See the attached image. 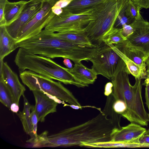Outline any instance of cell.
<instances>
[{
	"label": "cell",
	"mask_w": 149,
	"mask_h": 149,
	"mask_svg": "<svg viewBox=\"0 0 149 149\" xmlns=\"http://www.w3.org/2000/svg\"><path fill=\"white\" fill-rule=\"evenodd\" d=\"M53 33L43 30L38 34L17 43L18 48L52 59L67 58L74 64L89 61L93 55V48L70 42L55 36Z\"/></svg>",
	"instance_id": "7a4b0ae2"
},
{
	"label": "cell",
	"mask_w": 149,
	"mask_h": 149,
	"mask_svg": "<svg viewBox=\"0 0 149 149\" xmlns=\"http://www.w3.org/2000/svg\"><path fill=\"white\" fill-rule=\"evenodd\" d=\"M0 101L9 110L11 104L14 103L11 94L1 77H0Z\"/></svg>",
	"instance_id": "603a6c76"
},
{
	"label": "cell",
	"mask_w": 149,
	"mask_h": 149,
	"mask_svg": "<svg viewBox=\"0 0 149 149\" xmlns=\"http://www.w3.org/2000/svg\"><path fill=\"white\" fill-rule=\"evenodd\" d=\"M113 85L112 82H109L106 84L105 86L104 94L107 96L110 95L112 92Z\"/></svg>",
	"instance_id": "d6a6232c"
},
{
	"label": "cell",
	"mask_w": 149,
	"mask_h": 149,
	"mask_svg": "<svg viewBox=\"0 0 149 149\" xmlns=\"http://www.w3.org/2000/svg\"><path fill=\"white\" fill-rule=\"evenodd\" d=\"M92 68L97 75L111 80L126 68V64L118 55L107 45L104 44L90 59Z\"/></svg>",
	"instance_id": "52a82bcc"
},
{
	"label": "cell",
	"mask_w": 149,
	"mask_h": 149,
	"mask_svg": "<svg viewBox=\"0 0 149 149\" xmlns=\"http://www.w3.org/2000/svg\"><path fill=\"white\" fill-rule=\"evenodd\" d=\"M14 61L20 72L28 69L65 84L79 88L88 86L78 80L68 68L59 65L50 58L33 54L23 48L19 47Z\"/></svg>",
	"instance_id": "277c9868"
},
{
	"label": "cell",
	"mask_w": 149,
	"mask_h": 149,
	"mask_svg": "<svg viewBox=\"0 0 149 149\" xmlns=\"http://www.w3.org/2000/svg\"><path fill=\"white\" fill-rule=\"evenodd\" d=\"M121 29L122 35L126 39L133 33L134 31V29L130 24L124 25Z\"/></svg>",
	"instance_id": "4dcf8cb0"
},
{
	"label": "cell",
	"mask_w": 149,
	"mask_h": 149,
	"mask_svg": "<svg viewBox=\"0 0 149 149\" xmlns=\"http://www.w3.org/2000/svg\"><path fill=\"white\" fill-rule=\"evenodd\" d=\"M133 33L126 39L129 45L143 52L146 59L149 56V22L143 19L130 24Z\"/></svg>",
	"instance_id": "30bf717a"
},
{
	"label": "cell",
	"mask_w": 149,
	"mask_h": 149,
	"mask_svg": "<svg viewBox=\"0 0 149 149\" xmlns=\"http://www.w3.org/2000/svg\"><path fill=\"white\" fill-rule=\"evenodd\" d=\"M52 10L55 15H58L60 14L63 11V9L54 5L52 7Z\"/></svg>",
	"instance_id": "e575fe53"
},
{
	"label": "cell",
	"mask_w": 149,
	"mask_h": 149,
	"mask_svg": "<svg viewBox=\"0 0 149 149\" xmlns=\"http://www.w3.org/2000/svg\"><path fill=\"white\" fill-rule=\"evenodd\" d=\"M8 0H0V26L6 25V22L4 17V11L6 4Z\"/></svg>",
	"instance_id": "f546056e"
},
{
	"label": "cell",
	"mask_w": 149,
	"mask_h": 149,
	"mask_svg": "<svg viewBox=\"0 0 149 149\" xmlns=\"http://www.w3.org/2000/svg\"><path fill=\"white\" fill-rule=\"evenodd\" d=\"M146 129L138 124L131 123L127 126L116 128L113 132L111 141L139 143L140 137L146 132Z\"/></svg>",
	"instance_id": "4fadbf2b"
},
{
	"label": "cell",
	"mask_w": 149,
	"mask_h": 149,
	"mask_svg": "<svg viewBox=\"0 0 149 149\" xmlns=\"http://www.w3.org/2000/svg\"><path fill=\"white\" fill-rule=\"evenodd\" d=\"M126 7L120 12L118 15L115 22L114 27L122 28L124 25L130 24L134 20L126 15L125 13Z\"/></svg>",
	"instance_id": "484cf974"
},
{
	"label": "cell",
	"mask_w": 149,
	"mask_h": 149,
	"mask_svg": "<svg viewBox=\"0 0 149 149\" xmlns=\"http://www.w3.org/2000/svg\"><path fill=\"white\" fill-rule=\"evenodd\" d=\"M142 8L139 5L134 3L131 0H129L125 8L126 15L134 20H141L143 19L140 13Z\"/></svg>",
	"instance_id": "d4e9b609"
},
{
	"label": "cell",
	"mask_w": 149,
	"mask_h": 149,
	"mask_svg": "<svg viewBox=\"0 0 149 149\" xmlns=\"http://www.w3.org/2000/svg\"><path fill=\"white\" fill-rule=\"evenodd\" d=\"M129 74L126 68L111 80L113 85L111 94L114 100H121L126 106V110L122 116L131 123L147 126L149 116L142 99V79L135 78V84L132 86L129 81Z\"/></svg>",
	"instance_id": "3957f363"
},
{
	"label": "cell",
	"mask_w": 149,
	"mask_h": 149,
	"mask_svg": "<svg viewBox=\"0 0 149 149\" xmlns=\"http://www.w3.org/2000/svg\"><path fill=\"white\" fill-rule=\"evenodd\" d=\"M22 96L24 99L23 109L22 111H19L17 114L21 121L24 131L32 137V126L30 113L32 105L29 103L24 95Z\"/></svg>",
	"instance_id": "7402d4cb"
},
{
	"label": "cell",
	"mask_w": 149,
	"mask_h": 149,
	"mask_svg": "<svg viewBox=\"0 0 149 149\" xmlns=\"http://www.w3.org/2000/svg\"><path fill=\"white\" fill-rule=\"evenodd\" d=\"M27 2L25 0L15 2L8 1L4 11L5 26L10 24L19 17Z\"/></svg>",
	"instance_id": "44dd1931"
},
{
	"label": "cell",
	"mask_w": 149,
	"mask_h": 149,
	"mask_svg": "<svg viewBox=\"0 0 149 149\" xmlns=\"http://www.w3.org/2000/svg\"><path fill=\"white\" fill-rule=\"evenodd\" d=\"M68 69L69 71L80 81L88 85L93 84L97 78L98 75L93 68L86 67L81 62L74 64L71 69Z\"/></svg>",
	"instance_id": "2e32d148"
},
{
	"label": "cell",
	"mask_w": 149,
	"mask_h": 149,
	"mask_svg": "<svg viewBox=\"0 0 149 149\" xmlns=\"http://www.w3.org/2000/svg\"><path fill=\"white\" fill-rule=\"evenodd\" d=\"M17 48V40L10 35L5 25L0 26V61Z\"/></svg>",
	"instance_id": "e0dca14e"
},
{
	"label": "cell",
	"mask_w": 149,
	"mask_h": 149,
	"mask_svg": "<svg viewBox=\"0 0 149 149\" xmlns=\"http://www.w3.org/2000/svg\"><path fill=\"white\" fill-rule=\"evenodd\" d=\"M32 92L36 102L35 110L38 122H43L47 115L56 112V107L59 102L43 93L36 91Z\"/></svg>",
	"instance_id": "5bb4252c"
},
{
	"label": "cell",
	"mask_w": 149,
	"mask_h": 149,
	"mask_svg": "<svg viewBox=\"0 0 149 149\" xmlns=\"http://www.w3.org/2000/svg\"><path fill=\"white\" fill-rule=\"evenodd\" d=\"M114 45L130 59L143 68L147 69L146 62L147 59L141 51L129 45L126 40Z\"/></svg>",
	"instance_id": "9a60e30c"
},
{
	"label": "cell",
	"mask_w": 149,
	"mask_h": 149,
	"mask_svg": "<svg viewBox=\"0 0 149 149\" xmlns=\"http://www.w3.org/2000/svg\"><path fill=\"white\" fill-rule=\"evenodd\" d=\"M147 68V76L143 85L146 86L145 99L146 104L148 110L149 116V56L146 61Z\"/></svg>",
	"instance_id": "4316f807"
},
{
	"label": "cell",
	"mask_w": 149,
	"mask_h": 149,
	"mask_svg": "<svg viewBox=\"0 0 149 149\" xmlns=\"http://www.w3.org/2000/svg\"><path fill=\"white\" fill-rule=\"evenodd\" d=\"M19 77L22 83L32 91H40L55 100L81 107L72 93L60 81H55L29 70L20 72Z\"/></svg>",
	"instance_id": "8992f818"
},
{
	"label": "cell",
	"mask_w": 149,
	"mask_h": 149,
	"mask_svg": "<svg viewBox=\"0 0 149 149\" xmlns=\"http://www.w3.org/2000/svg\"><path fill=\"white\" fill-rule=\"evenodd\" d=\"M121 28L114 27L104 38L103 42L107 44H117L126 40L121 33Z\"/></svg>",
	"instance_id": "cb8c5ba5"
},
{
	"label": "cell",
	"mask_w": 149,
	"mask_h": 149,
	"mask_svg": "<svg viewBox=\"0 0 149 149\" xmlns=\"http://www.w3.org/2000/svg\"><path fill=\"white\" fill-rule=\"evenodd\" d=\"M53 34L58 37L75 43L84 45L91 47H99L92 43L84 30L60 33L53 32Z\"/></svg>",
	"instance_id": "ffe728a7"
},
{
	"label": "cell",
	"mask_w": 149,
	"mask_h": 149,
	"mask_svg": "<svg viewBox=\"0 0 149 149\" xmlns=\"http://www.w3.org/2000/svg\"><path fill=\"white\" fill-rule=\"evenodd\" d=\"M107 0H74L63 10L74 14L84 12L93 9L99 5Z\"/></svg>",
	"instance_id": "ac0fdd59"
},
{
	"label": "cell",
	"mask_w": 149,
	"mask_h": 149,
	"mask_svg": "<svg viewBox=\"0 0 149 149\" xmlns=\"http://www.w3.org/2000/svg\"><path fill=\"white\" fill-rule=\"evenodd\" d=\"M112 108L115 112L121 115V116L127 109L126 106L123 101L120 100L114 101L113 99Z\"/></svg>",
	"instance_id": "83f0119b"
},
{
	"label": "cell",
	"mask_w": 149,
	"mask_h": 149,
	"mask_svg": "<svg viewBox=\"0 0 149 149\" xmlns=\"http://www.w3.org/2000/svg\"><path fill=\"white\" fill-rule=\"evenodd\" d=\"M55 4L53 2L44 0L41 10L21 31L17 39V43L35 36L42 31L55 15L52 10Z\"/></svg>",
	"instance_id": "9c48e42d"
},
{
	"label": "cell",
	"mask_w": 149,
	"mask_h": 149,
	"mask_svg": "<svg viewBox=\"0 0 149 149\" xmlns=\"http://www.w3.org/2000/svg\"><path fill=\"white\" fill-rule=\"evenodd\" d=\"M139 143L149 144V135L144 134L139 138Z\"/></svg>",
	"instance_id": "836d02e7"
},
{
	"label": "cell",
	"mask_w": 149,
	"mask_h": 149,
	"mask_svg": "<svg viewBox=\"0 0 149 149\" xmlns=\"http://www.w3.org/2000/svg\"><path fill=\"white\" fill-rule=\"evenodd\" d=\"M31 113V122L32 126V136L36 137L38 134L37 133V124L38 122V118L35 110L34 106L32 105Z\"/></svg>",
	"instance_id": "f1b7e54d"
},
{
	"label": "cell",
	"mask_w": 149,
	"mask_h": 149,
	"mask_svg": "<svg viewBox=\"0 0 149 149\" xmlns=\"http://www.w3.org/2000/svg\"><path fill=\"white\" fill-rule=\"evenodd\" d=\"M134 3L140 6L141 8H149V0H131Z\"/></svg>",
	"instance_id": "1f68e13d"
},
{
	"label": "cell",
	"mask_w": 149,
	"mask_h": 149,
	"mask_svg": "<svg viewBox=\"0 0 149 149\" xmlns=\"http://www.w3.org/2000/svg\"><path fill=\"white\" fill-rule=\"evenodd\" d=\"M144 134L149 135V129L146 130Z\"/></svg>",
	"instance_id": "f35d334b"
},
{
	"label": "cell",
	"mask_w": 149,
	"mask_h": 149,
	"mask_svg": "<svg viewBox=\"0 0 149 149\" xmlns=\"http://www.w3.org/2000/svg\"><path fill=\"white\" fill-rule=\"evenodd\" d=\"M51 1L55 3L57 2V1L60 0H47Z\"/></svg>",
	"instance_id": "74e56055"
},
{
	"label": "cell",
	"mask_w": 149,
	"mask_h": 149,
	"mask_svg": "<svg viewBox=\"0 0 149 149\" xmlns=\"http://www.w3.org/2000/svg\"><path fill=\"white\" fill-rule=\"evenodd\" d=\"M44 0H30L27 1L19 17L10 24L5 26L13 38L17 40L24 26L41 10Z\"/></svg>",
	"instance_id": "8fae6325"
},
{
	"label": "cell",
	"mask_w": 149,
	"mask_h": 149,
	"mask_svg": "<svg viewBox=\"0 0 149 149\" xmlns=\"http://www.w3.org/2000/svg\"><path fill=\"white\" fill-rule=\"evenodd\" d=\"M63 63L68 68L71 69L73 68V64L70 60L67 58H64Z\"/></svg>",
	"instance_id": "d590c367"
},
{
	"label": "cell",
	"mask_w": 149,
	"mask_h": 149,
	"mask_svg": "<svg viewBox=\"0 0 149 149\" xmlns=\"http://www.w3.org/2000/svg\"><path fill=\"white\" fill-rule=\"evenodd\" d=\"M0 77L9 89L14 103L19 105L20 98L26 90L20 83L17 75L12 70L7 62L0 61Z\"/></svg>",
	"instance_id": "7c38bea8"
},
{
	"label": "cell",
	"mask_w": 149,
	"mask_h": 149,
	"mask_svg": "<svg viewBox=\"0 0 149 149\" xmlns=\"http://www.w3.org/2000/svg\"><path fill=\"white\" fill-rule=\"evenodd\" d=\"M10 110L13 112L17 113L19 110V105L15 103H13L11 106Z\"/></svg>",
	"instance_id": "8d00e7d4"
},
{
	"label": "cell",
	"mask_w": 149,
	"mask_h": 149,
	"mask_svg": "<svg viewBox=\"0 0 149 149\" xmlns=\"http://www.w3.org/2000/svg\"><path fill=\"white\" fill-rule=\"evenodd\" d=\"M129 0H107L93 9V19L84 29L92 43L100 47L104 37L114 27L117 18Z\"/></svg>",
	"instance_id": "5b68a950"
},
{
	"label": "cell",
	"mask_w": 149,
	"mask_h": 149,
	"mask_svg": "<svg viewBox=\"0 0 149 149\" xmlns=\"http://www.w3.org/2000/svg\"><path fill=\"white\" fill-rule=\"evenodd\" d=\"M107 45L111 47L122 58L126 64V67L128 72L130 74L134 76L135 78L141 79L146 78L147 69L143 68L129 58L114 45L112 44Z\"/></svg>",
	"instance_id": "d6986e66"
},
{
	"label": "cell",
	"mask_w": 149,
	"mask_h": 149,
	"mask_svg": "<svg viewBox=\"0 0 149 149\" xmlns=\"http://www.w3.org/2000/svg\"><path fill=\"white\" fill-rule=\"evenodd\" d=\"M94 18L93 9L78 14L63 10L52 18L44 29L54 33L82 31Z\"/></svg>",
	"instance_id": "ba28073f"
},
{
	"label": "cell",
	"mask_w": 149,
	"mask_h": 149,
	"mask_svg": "<svg viewBox=\"0 0 149 149\" xmlns=\"http://www.w3.org/2000/svg\"><path fill=\"white\" fill-rule=\"evenodd\" d=\"M113 121L102 111L95 117L77 125L48 136L45 131L38 136V147L79 146L83 143L111 141L116 128Z\"/></svg>",
	"instance_id": "6da1fadb"
}]
</instances>
